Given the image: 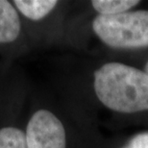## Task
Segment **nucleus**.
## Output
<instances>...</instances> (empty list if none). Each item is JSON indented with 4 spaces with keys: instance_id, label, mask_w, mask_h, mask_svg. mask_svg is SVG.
Instances as JSON below:
<instances>
[{
    "instance_id": "1",
    "label": "nucleus",
    "mask_w": 148,
    "mask_h": 148,
    "mask_svg": "<svg viewBox=\"0 0 148 148\" xmlns=\"http://www.w3.org/2000/svg\"><path fill=\"white\" fill-rule=\"evenodd\" d=\"M94 90L100 102L119 112L148 110V75L120 63L106 64L94 72Z\"/></svg>"
},
{
    "instance_id": "2",
    "label": "nucleus",
    "mask_w": 148,
    "mask_h": 148,
    "mask_svg": "<svg viewBox=\"0 0 148 148\" xmlns=\"http://www.w3.org/2000/svg\"><path fill=\"white\" fill-rule=\"evenodd\" d=\"M92 29L100 40L114 48L148 46V11H135L103 16L92 21Z\"/></svg>"
},
{
    "instance_id": "3",
    "label": "nucleus",
    "mask_w": 148,
    "mask_h": 148,
    "mask_svg": "<svg viewBox=\"0 0 148 148\" xmlns=\"http://www.w3.org/2000/svg\"><path fill=\"white\" fill-rule=\"evenodd\" d=\"M27 148H66V131L63 121L52 111L40 108L25 121Z\"/></svg>"
},
{
    "instance_id": "4",
    "label": "nucleus",
    "mask_w": 148,
    "mask_h": 148,
    "mask_svg": "<svg viewBox=\"0 0 148 148\" xmlns=\"http://www.w3.org/2000/svg\"><path fill=\"white\" fill-rule=\"evenodd\" d=\"M0 148H27L25 122L17 114V88L0 92Z\"/></svg>"
},
{
    "instance_id": "5",
    "label": "nucleus",
    "mask_w": 148,
    "mask_h": 148,
    "mask_svg": "<svg viewBox=\"0 0 148 148\" xmlns=\"http://www.w3.org/2000/svg\"><path fill=\"white\" fill-rule=\"evenodd\" d=\"M24 27L13 1L0 0V54H16L24 36Z\"/></svg>"
},
{
    "instance_id": "6",
    "label": "nucleus",
    "mask_w": 148,
    "mask_h": 148,
    "mask_svg": "<svg viewBox=\"0 0 148 148\" xmlns=\"http://www.w3.org/2000/svg\"><path fill=\"white\" fill-rule=\"evenodd\" d=\"M23 22H38L47 17L59 4L56 0H12Z\"/></svg>"
},
{
    "instance_id": "7",
    "label": "nucleus",
    "mask_w": 148,
    "mask_h": 148,
    "mask_svg": "<svg viewBox=\"0 0 148 148\" xmlns=\"http://www.w3.org/2000/svg\"><path fill=\"white\" fill-rule=\"evenodd\" d=\"M138 0H94L91 1L94 10L103 16H114L126 13L138 4Z\"/></svg>"
},
{
    "instance_id": "8",
    "label": "nucleus",
    "mask_w": 148,
    "mask_h": 148,
    "mask_svg": "<svg viewBox=\"0 0 148 148\" xmlns=\"http://www.w3.org/2000/svg\"><path fill=\"white\" fill-rule=\"evenodd\" d=\"M129 148H148V132L141 133L133 138Z\"/></svg>"
},
{
    "instance_id": "9",
    "label": "nucleus",
    "mask_w": 148,
    "mask_h": 148,
    "mask_svg": "<svg viewBox=\"0 0 148 148\" xmlns=\"http://www.w3.org/2000/svg\"><path fill=\"white\" fill-rule=\"evenodd\" d=\"M145 73L148 75V63L146 64V66H145Z\"/></svg>"
},
{
    "instance_id": "10",
    "label": "nucleus",
    "mask_w": 148,
    "mask_h": 148,
    "mask_svg": "<svg viewBox=\"0 0 148 148\" xmlns=\"http://www.w3.org/2000/svg\"><path fill=\"white\" fill-rule=\"evenodd\" d=\"M126 148H129V147H126Z\"/></svg>"
}]
</instances>
